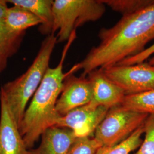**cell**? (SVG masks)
I'll list each match as a JSON object with an SVG mask.
<instances>
[{
  "label": "cell",
  "mask_w": 154,
  "mask_h": 154,
  "mask_svg": "<svg viewBox=\"0 0 154 154\" xmlns=\"http://www.w3.org/2000/svg\"><path fill=\"white\" fill-rule=\"evenodd\" d=\"M109 110L91 101L61 116L55 126L72 130L77 138L93 137L97 127L103 120Z\"/></svg>",
  "instance_id": "7"
},
{
  "label": "cell",
  "mask_w": 154,
  "mask_h": 154,
  "mask_svg": "<svg viewBox=\"0 0 154 154\" xmlns=\"http://www.w3.org/2000/svg\"><path fill=\"white\" fill-rule=\"evenodd\" d=\"M75 38L76 31L72 33L65 45L58 65L48 69L25 111L20 131L28 149H33L46 130L55 126L61 117L56 110L57 102L66 77L77 72L73 66L69 71L63 72V66L67 53Z\"/></svg>",
  "instance_id": "2"
},
{
  "label": "cell",
  "mask_w": 154,
  "mask_h": 154,
  "mask_svg": "<svg viewBox=\"0 0 154 154\" xmlns=\"http://www.w3.org/2000/svg\"><path fill=\"white\" fill-rule=\"evenodd\" d=\"M41 138L38 147L29 149L28 154H68L78 138L72 130L57 126L46 130Z\"/></svg>",
  "instance_id": "11"
},
{
  "label": "cell",
  "mask_w": 154,
  "mask_h": 154,
  "mask_svg": "<svg viewBox=\"0 0 154 154\" xmlns=\"http://www.w3.org/2000/svg\"><path fill=\"white\" fill-rule=\"evenodd\" d=\"M154 0H101L105 5L113 11L128 15L138 11L150 5Z\"/></svg>",
  "instance_id": "17"
},
{
  "label": "cell",
  "mask_w": 154,
  "mask_h": 154,
  "mask_svg": "<svg viewBox=\"0 0 154 154\" xmlns=\"http://www.w3.org/2000/svg\"><path fill=\"white\" fill-rule=\"evenodd\" d=\"M119 105L128 110L149 115L154 114V89L141 93L126 95Z\"/></svg>",
  "instance_id": "14"
},
{
  "label": "cell",
  "mask_w": 154,
  "mask_h": 154,
  "mask_svg": "<svg viewBox=\"0 0 154 154\" xmlns=\"http://www.w3.org/2000/svg\"><path fill=\"white\" fill-rule=\"evenodd\" d=\"M149 58V59L148 62L151 65L154 66V44L149 48H146V49L144 51L137 55L127 58L116 65L125 66L132 65L140 63H143L147 61Z\"/></svg>",
  "instance_id": "20"
},
{
  "label": "cell",
  "mask_w": 154,
  "mask_h": 154,
  "mask_svg": "<svg viewBox=\"0 0 154 154\" xmlns=\"http://www.w3.org/2000/svg\"><path fill=\"white\" fill-rule=\"evenodd\" d=\"M0 105V154H28L19 127L1 93Z\"/></svg>",
  "instance_id": "9"
},
{
  "label": "cell",
  "mask_w": 154,
  "mask_h": 154,
  "mask_svg": "<svg viewBox=\"0 0 154 154\" xmlns=\"http://www.w3.org/2000/svg\"><path fill=\"white\" fill-rule=\"evenodd\" d=\"M7 58L0 54V72H2L6 67Z\"/></svg>",
  "instance_id": "22"
},
{
  "label": "cell",
  "mask_w": 154,
  "mask_h": 154,
  "mask_svg": "<svg viewBox=\"0 0 154 154\" xmlns=\"http://www.w3.org/2000/svg\"><path fill=\"white\" fill-rule=\"evenodd\" d=\"M25 33H15L0 20V54L7 59L14 55L20 46Z\"/></svg>",
  "instance_id": "15"
},
{
  "label": "cell",
  "mask_w": 154,
  "mask_h": 154,
  "mask_svg": "<svg viewBox=\"0 0 154 154\" xmlns=\"http://www.w3.org/2000/svg\"><path fill=\"white\" fill-rule=\"evenodd\" d=\"M53 0H7L6 2L26 9L41 21L39 31L42 34H51L53 26Z\"/></svg>",
  "instance_id": "12"
},
{
  "label": "cell",
  "mask_w": 154,
  "mask_h": 154,
  "mask_svg": "<svg viewBox=\"0 0 154 154\" xmlns=\"http://www.w3.org/2000/svg\"><path fill=\"white\" fill-rule=\"evenodd\" d=\"M57 43V38L54 34L47 35L28 70L16 79L1 87L0 93L4 95L19 128L28 102L38 88L49 67L51 55Z\"/></svg>",
  "instance_id": "3"
},
{
  "label": "cell",
  "mask_w": 154,
  "mask_h": 154,
  "mask_svg": "<svg viewBox=\"0 0 154 154\" xmlns=\"http://www.w3.org/2000/svg\"><path fill=\"white\" fill-rule=\"evenodd\" d=\"M143 125L123 142L112 147H102L94 154H130L140 147L143 142Z\"/></svg>",
  "instance_id": "16"
},
{
  "label": "cell",
  "mask_w": 154,
  "mask_h": 154,
  "mask_svg": "<svg viewBox=\"0 0 154 154\" xmlns=\"http://www.w3.org/2000/svg\"><path fill=\"white\" fill-rule=\"evenodd\" d=\"M143 127L144 139L135 154H154V114L149 115Z\"/></svg>",
  "instance_id": "18"
},
{
  "label": "cell",
  "mask_w": 154,
  "mask_h": 154,
  "mask_svg": "<svg viewBox=\"0 0 154 154\" xmlns=\"http://www.w3.org/2000/svg\"><path fill=\"white\" fill-rule=\"evenodd\" d=\"M98 37L99 45L74 65L77 72L82 70V76L116 65L146 49V45L154 39V1L138 11L123 16L113 26L100 29Z\"/></svg>",
  "instance_id": "1"
},
{
  "label": "cell",
  "mask_w": 154,
  "mask_h": 154,
  "mask_svg": "<svg viewBox=\"0 0 154 154\" xmlns=\"http://www.w3.org/2000/svg\"><path fill=\"white\" fill-rule=\"evenodd\" d=\"M105 11L101 0H55L51 34L57 32V42L68 41L77 28L98 20Z\"/></svg>",
  "instance_id": "4"
},
{
  "label": "cell",
  "mask_w": 154,
  "mask_h": 154,
  "mask_svg": "<svg viewBox=\"0 0 154 154\" xmlns=\"http://www.w3.org/2000/svg\"><path fill=\"white\" fill-rule=\"evenodd\" d=\"M87 77L91 85L94 103L109 109L121 103L126 95L124 91L106 77L102 69L90 72Z\"/></svg>",
  "instance_id": "10"
},
{
  "label": "cell",
  "mask_w": 154,
  "mask_h": 154,
  "mask_svg": "<svg viewBox=\"0 0 154 154\" xmlns=\"http://www.w3.org/2000/svg\"><path fill=\"white\" fill-rule=\"evenodd\" d=\"M93 90L88 78L78 77L71 74L66 77L63 88L56 104V110L61 116L72 110L90 103Z\"/></svg>",
  "instance_id": "8"
},
{
  "label": "cell",
  "mask_w": 154,
  "mask_h": 154,
  "mask_svg": "<svg viewBox=\"0 0 154 154\" xmlns=\"http://www.w3.org/2000/svg\"><path fill=\"white\" fill-rule=\"evenodd\" d=\"M149 116L126 109L120 105L111 107L97 127L94 138L102 147L116 146L142 126Z\"/></svg>",
  "instance_id": "5"
},
{
  "label": "cell",
  "mask_w": 154,
  "mask_h": 154,
  "mask_svg": "<svg viewBox=\"0 0 154 154\" xmlns=\"http://www.w3.org/2000/svg\"><path fill=\"white\" fill-rule=\"evenodd\" d=\"M6 1L0 0V20H4L8 9Z\"/></svg>",
  "instance_id": "21"
},
{
  "label": "cell",
  "mask_w": 154,
  "mask_h": 154,
  "mask_svg": "<svg viewBox=\"0 0 154 154\" xmlns=\"http://www.w3.org/2000/svg\"><path fill=\"white\" fill-rule=\"evenodd\" d=\"M100 147V144L94 137L78 138L68 154H94Z\"/></svg>",
  "instance_id": "19"
},
{
  "label": "cell",
  "mask_w": 154,
  "mask_h": 154,
  "mask_svg": "<svg viewBox=\"0 0 154 154\" xmlns=\"http://www.w3.org/2000/svg\"><path fill=\"white\" fill-rule=\"evenodd\" d=\"M106 76L124 91L125 95L154 89V66L144 62L132 65H114L102 69Z\"/></svg>",
  "instance_id": "6"
},
{
  "label": "cell",
  "mask_w": 154,
  "mask_h": 154,
  "mask_svg": "<svg viewBox=\"0 0 154 154\" xmlns=\"http://www.w3.org/2000/svg\"><path fill=\"white\" fill-rule=\"evenodd\" d=\"M6 26L13 33H25L29 28L41 24V20L25 8L13 6L8 8L4 20Z\"/></svg>",
  "instance_id": "13"
}]
</instances>
